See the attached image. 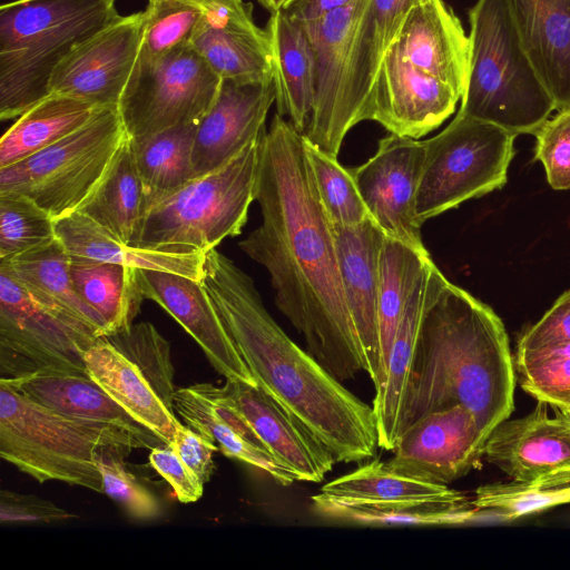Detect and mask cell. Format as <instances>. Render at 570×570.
<instances>
[{
	"label": "cell",
	"instance_id": "1",
	"mask_svg": "<svg viewBox=\"0 0 570 570\" xmlns=\"http://www.w3.org/2000/svg\"><path fill=\"white\" fill-rule=\"evenodd\" d=\"M255 200L262 223L239 248L266 268L276 306L308 353L340 382L354 379L366 365L343 293L334 227L303 135L277 112L261 140Z\"/></svg>",
	"mask_w": 570,
	"mask_h": 570
},
{
	"label": "cell",
	"instance_id": "2",
	"mask_svg": "<svg viewBox=\"0 0 570 570\" xmlns=\"http://www.w3.org/2000/svg\"><path fill=\"white\" fill-rule=\"evenodd\" d=\"M202 283L257 385L316 436L336 462L371 459L379 448L373 405L286 335L252 277L213 248L205 255Z\"/></svg>",
	"mask_w": 570,
	"mask_h": 570
},
{
	"label": "cell",
	"instance_id": "3",
	"mask_svg": "<svg viewBox=\"0 0 570 570\" xmlns=\"http://www.w3.org/2000/svg\"><path fill=\"white\" fill-rule=\"evenodd\" d=\"M514 387V363L502 321L433 263L399 440L426 414L456 405L471 411L489 436L512 413Z\"/></svg>",
	"mask_w": 570,
	"mask_h": 570
},
{
	"label": "cell",
	"instance_id": "4",
	"mask_svg": "<svg viewBox=\"0 0 570 570\" xmlns=\"http://www.w3.org/2000/svg\"><path fill=\"white\" fill-rule=\"evenodd\" d=\"M116 0H14L0 7V119L50 94L56 66L120 17Z\"/></svg>",
	"mask_w": 570,
	"mask_h": 570
},
{
	"label": "cell",
	"instance_id": "5",
	"mask_svg": "<svg viewBox=\"0 0 570 570\" xmlns=\"http://www.w3.org/2000/svg\"><path fill=\"white\" fill-rule=\"evenodd\" d=\"M146 448L115 425L58 413L0 381V456L39 483L49 480L104 493L96 454Z\"/></svg>",
	"mask_w": 570,
	"mask_h": 570
},
{
	"label": "cell",
	"instance_id": "6",
	"mask_svg": "<svg viewBox=\"0 0 570 570\" xmlns=\"http://www.w3.org/2000/svg\"><path fill=\"white\" fill-rule=\"evenodd\" d=\"M469 20L459 112L517 136L534 135L556 107L521 45L507 0H478Z\"/></svg>",
	"mask_w": 570,
	"mask_h": 570
},
{
	"label": "cell",
	"instance_id": "7",
	"mask_svg": "<svg viewBox=\"0 0 570 570\" xmlns=\"http://www.w3.org/2000/svg\"><path fill=\"white\" fill-rule=\"evenodd\" d=\"M262 137L222 167L150 204L131 247L206 253L239 235L255 200Z\"/></svg>",
	"mask_w": 570,
	"mask_h": 570
},
{
	"label": "cell",
	"instance_id": "8",
	"mask_svg": "<svg viewBox=\"0 0 570 570\" xmlns=\"http://www.w3.org/2000/svg\"><path fill=\"white\" fill-rule=\"evenodd\" d=\"M127 138L118 107H101L72 134L0 168V193L22 194L57 220L80 208Z\"/></svg>",
	"mask_w": 570,
	"mask_h": 570
},
{
	"label": "cell",
	"instance_id": "9",
	"mask_svg": "<svg viewBox=\"0 0 570 570\" xmlns=\"http://www.w3.org/2000/svg\"><path fill=\"white\" fill-rule=\"evenodd\" d=\"M88 375L166 444L180 423L173 406L169 342L149 322L99 337L83 355Z\"/></svg>",
	"mask_w": 570,
	"mask_h": 570
},
{
	"label": "cell",
	"instance_id": "10",
	"mask_svg": "<svg viewBox=\"0 0 570 570\" xmlns=\"http://www.w3.org/2000/svg\"><path fill=\"white\" fill-rule=\"evenodd\" d=\"M515 134L465 116L434 137L422 140L424 158L415 197V215L423 224L465 200L507 183Z\"/></svg>",
	"mask_w": 570,
	"mask_h": 570
},
{
	"label": "cell",
	"instance_id": "11",
	"mask_svg": "<svg viewBox=\"0 0 570 570\" xmlns=\"http://www.w3.org/2000/svg\"><path fill=\"white\" fill-rule=\"evenodd\" d=\"M101 336L35 299L0 262V380L88 375L85 352Z\"/></svg>",
	"mask_w": 570,
	"mask_h": 570
},
{
	"label": "cell",
	"instance_id": "12",
	"mask_svg": "<svg viewBox=\"0 0 570 570\" xmlns=\"http://www.w3.org/2000/svg\"><path fill=\"white\" fill-rule=\"evenodd\" d=\"M222 79L190 45L134 68L118 105L129 138L199 124Z\"/></svg>",
	"mask_w": 570,
	"mask_h": 570
},
{
	"label": "cell",
	"instance_id": "13",
	"mask_svg": "<svg viewBox=\"0 0 570 570\" xmlns=\"http://www.w3.org/2000/svg\"><path fill=\"white\" fill-rule=\"evenodd\" d=\"M423 158L422 140L391 134L379 141L370 159L351 171L370 218L381 230L429 254L415 215Z\"/></svg>",
	"mask_w": 570,
	"mask_h": 570
},
{
	"label": "cell",
	"instance_id": "14",
	"mask_svg": "<svg viewBox=\"0 0 570 570\" xmlns=\"http://www.w3.org/2000/svg\"><path fill=\"white\" fill-rule=\"evenodd\" d=\"M145 12L120 16L78 43L53 69L50 94L118 107L135 67Z\"/></svg>",
	"mask_w": 570,
	"mask_h": 570
},
{
	"label": "cell",
	"instance_id": "15",
	"mask_svg": "<svg viewBox=\"0 0 570 570\" xmlns=\"http://www.w3.org/2000/svg\"><path fill=\"white\" fill-rule=\"evenodd\" d=\"M487 439L474 414L462 405L431 412L401 435L385 466L417 481L449 485L476 465Z\"/></svg>",
	"mask_w": 570,
	"mask_h": 570
},
{
	"label": "cell",
	"instance_id": "16",
	"mask_svg": "<svg viewBox=\"0 0 570 570\" xmlns=\"http://www.w3.org/2000/svg\"><path fill=\"white\" fill-rule=\"evenodd\" d=\"M421 0H368L350 43L330 154L338 155L347 132L371 119L372 95L383 59L410 8Z\"/></svg>",
	"mask_w": 570,
	"mask_h": 570
},
{
	"label": "cell",
	"instance_id": "17",
	"mask_svg": "<svg viewBox=\"0 0 570 570\" xmlns=\"http://www.w3.org/2000/svg\"><path fill=\"white\" fill-rule=\"evenodd\" d=\"M275 100L274 77L222 79L215 100L197 127L191 157L194 177L222 167L259 139Z\"/></svg>",
	"mask_w": 570,
	"mask_h": 570
},
{
	"label": "cell",
	"instance_id": "18",
	"mask_svg": "<svg viewBox=\"0 0 570 570\" xmlns=\"http://www.w3.org/2000/svg\"><path fill=\"white\" fill-rule=\"evenodd\" d=\"M145 298L173 316L226 380L257 385L202 281L180 274L136 269Z\"/></svg>",
	"mask_w": 570,
	"mask_h": 570
},
{
	"label": "cell",
	"instance_id": "19",
	"mask_svg": "<svg viewBox=\"0 0 570 570\" xmlns=\"http://www.w3.org/2000/svg\"><path fill=\"white\" fill-rule=\"evenodd\" d=\"M459 99L452 86L387 51L376 76L370 120L391 134L417 139L446 120Z\"/></svg>",
	"mask_w": 570,
	"mask_h": 570
},
{
	"label": "cell",
	"instance_id": "20",
	"mask_svg": "<svg viewBox=\"0 0 570 570\" xmlns=\"http://www.w3.org/2000/svg\"><path fill=\"white\" fill-rule=\"evenodd\" d=\"M173 406L186 425L217 443L224 455L265 472L279 485L295 481L269 452L224 385L197 383L178 389Z\"/></svg>",
	"mask_w": 570,
	"mask_h": 570
},
{
	"label": "cell",
	"instance_id": "21",
	"mask_svg": "<svg viewBox=\"0 0 570 570\" xmlns=\"http://www.w3.org/2000/svg\"><path fill=\"white\" fill-rule=\"evenodd\" d=\"M227 393L295 481L317 483L336 463L331 451L261 386L226 380Z\"/></svg>",
	"mask_w": 570,
	"mask_h": 570
},
{
	"label": "cell",
	"instance_id": "22",
	"mask_svg": "<svg viewBox=\"0 0 570 570\" xmlns=\"http://www.w3.org/2000/svg\"><path fill=\"white\" fill-rule=\"evenodd\" d=\"M334 227V226H333ZM345 302L373 384L379 373L380 259L385 234L372 220L334 227Z\"/></svg>",
	"mask_w": 570,
	"mask_h": 570
},
{
	"label": "cell",
	"instance_id": "23",
	"mask_svg": "<svg viewBox=\"0 0 570 570\" xmlns=\"http://www.w3.org/2000/svg\"><path fill=\"white\" fill-rule=\"evenodd\" d=\"M538 402L523 417L503 420L489 434L483 456L511 480L528 481L570 466V413Z\"/></svg>",
	"mask_w": 570,
	"mask_h": 570
},
{
	"label": "cell",
	"instance_id": "24",
	"mask_svg": "<svg viewBox=\"0 0 570 570\" xmlns=\"http://www.w3.org/2000/svg\"><path fill=\"white\" fill-rule=\"evenodd\" d=\"M389 51L452 86L462 97L469 61V37L442 0H421L410 8Z\"/></svg>",
	"mask_w": 570,
	"mask_h": 570
},
{
	"label": "cell",
	"instance_id": "25",
	"mask_svg": "<svg viewBox=\"0 0 570 570\" xmlns=\"http://www.w3.org/2000/svg\"><path fill=\"white\" fill-rule=\"evenodd\" d=\"M204 10L191 46L220 79L274 77L267 32L255 24L250 3L243 9L212 6Z\"/></svg>",
	"mask_w": 570,
	"mask_h": 570
},
{
	"label": "cell",
	"instance_id": "26",
	"mask_svg": "<svg viewBox=\"0 0 570 570\" xmlns=\"http://www.w3.org/2000/svg\"><path fill=\"white\" fill-rule=\"evenodd\" d=\"M367 2L353 0L317 20L298 21L309 40L315 63L314 107L302 135L327 153L352 35Z\"/></svg>",
	"mask_w": 570,
	"mask_h": 570
},
{
	"label": "cell",
	"instance_id": "27",
	"mask_svg": "<svg viewBox=\"0 0 570 570\" xmlns=\"http://www.w3.org/2000/svg\"><path fill=\"white\" fill-rule=\"evenodd\" d=\"M521 45L558 111L570 108V0H507Z\"/></svg>",
	"mask_w": 570,
	"mask_h": 570
},
{
	"label": "cell",
	"instance_id": "28",
	"mask_svg": "<svg viewBox=\"0 0 570 570\" xmlns=\"http://www.w3.org/2000/svg\"><path fill=\"white\" fill-rule=\"evenodd\" d=\"M13 390L63 415L108 423L129 432L146 448L166 444L154 432L138 423L89 375L41 373L0 380Z\"/></svg>",
	"mask_w": 570,
	"mask_h": 570
},
{
	"label": "cell",
	"instance_id": "29",
	"mask_svg": "<svg viewBox=\"0 0 570 570\" xmlns=\"http://www.w3.org/2000/svg\"><path fill=\"white\" fill-rule=\"evenodd\" d=\"M269 41L277 114L304 134L313 112L315 63L301 22L282 10L271 13L265 28Z\"/></svg>",
	"mask_w": 570,
	"mask_h": 570
},
{
	"label": "cell",
	"instance_id": "30",
	"mask_svg": "<svg viewBox=\"0 0 570 570\" xmlns=\"http://www.w3.org/2000/svg\"><path fill=\"white\" fill-rule=\"evenodd\" d=\"M311 501L316 515L345 524L461 525L481 521L472 499L460 491L444 498L393 502H345L320 492Z\"/></svg>",
	"mask_w": 570,
	"mask_h": 570
},
{
	"label": "cell",
	"instance_id": "31",
	"mask_svg": "<svg viewBox=\"0 0 570 570\" xmlns=\"http://www.w3.org/2000/svg\"><path fill=\"white\" fill-rule=\"evenodd\" d=\"M57 238L71 256L156 269L202 281L206 253H174L131 247L80 212L56 220Z\"/></svg>",
	"mask_w": 570,
	"mask_h": 570
},
{
	"label": "cell",
	"instance_id": "32",
	"mask_svg": "<svg viewBox=\"0 0 570 570\" xmlns=\"http://www.w3.org/2000/svg\"><path fill=\"white\" fill-rule=\"evenodd\" d=\"M0 262L39 303L87 325L99 336L107 335L102 318L78 294L70 274V256L58 238L47 246Z\"/></svg>",
	"mask_w": 570,
	"mask_h": 570
},
{
	"label": "cell",
	"instance_id": "33",
	"mask_svg": "<svg viewBox=\"0 0 570 570\" xmlns=\"http://www.w3.org/2000/svg\"><path fill=\"white\" fill-rule=\"evenodd\" d=\"M432 264L430 258L407 299L391 347L385 383L373 399L379 448L383 450L393 451L399 442L403 397L420 332Z\"/></svg>",
	"mask_w": 570,
	"mask_h": 570
},
{
	"label": "cell",
	"instance_id": "34",
	"mask_svg": "<svg viewBox=\"0 0 570 570\" xmlns=\"http://www.w3.org/2000/svg\"><path fill=\"white\" fill-rule=\"evenodd\" d=\"M146 208L145 188L127 138L101 181L77 212L132 246Z\"/></svg>",
	"mask_w": 570,
	"mask_h": 570
},
{
	"label": "cell",
	"instance_id": "35",
	"mask_svg": "<svg viewBox=\"0 0 570 570\" xmlns=\"http://www.w3.org/2000/svg\"><path fill=\"white\" fill-rule=\"evenodd\" d=\"M99 108L70 96L49 94L19 116L1 137L0 168L21 161L72 134Z\"/></svg>",
	"mask_w": 570,
	"mask_h": 570
},
{
	"label": "cell",
	"instance_id": "36",
	"mask_svg": "<svg viewBox=\"0 0 570 570\" xmlns=\"http://www.w3.org/2000/svg\"><path fill=\"white\" fill-rule=\"evenodd\" d=\"M69 256L73 285L85 303L102 318L107 334L130 326L145 298L136 268Z\"/></svg>",
	"mask_w": 570,
	"mask_h": 570
},
{
	"label": "cell",
	"instance_id": "37",
	"mask_svg": "<svg viewBox=\"0 0 570 570\" xmlns=\"http://www.w3.org/2000/svg\"><path fill=\"white\" fill-rule=\"evenodd\" d=\"M430 258V254H423L401 240L385 236L380 259V353L375 393L385 383L389 356L397 326L413 287Z\"/></svg>",
	"mask_w": 570,
	"mask_h": 570
},
{
	"label": "cell",
	"instance_id": "38",
	"mask_svg": "<svg viewBox=\"0 0 570 570\" xmlns=\"http://www.w3.org/2000/svg\"><path fill=\"white\" fill-rule=\"evenodd\" d=\"M197 127L198 124H187L128 137L147 207L195 178L191 157Z\"/></svg>",
	"mask_w": 570,
	"mask_h": 570
},
{
	"label": "cell",
	"instance_id": "39",
	"mask_svg": "<svg viewBox=\"0 0 570 570\" xmlns=\"http://www.w3.org/2000/svg\"><path fill=\"white\" fill-rule=\"evenodd\" d=\"M481 521H512L561 504H570V466L543 473L532 480L489 483L472 499Z\"/></svg>",
	"mask_w": 570,
	"mask_h": 570
},
{
	"label": "cell",
	"instance_id": "40",
	"mask_svg": "<svg viewBox=\"0 0 570 570\" xmlns=\"http://www.w3.org/2000/svg\"><path fill=\"white\" fill-rule=\"evenodd\" d=\"M449 485L417 481L390 471L375 459L321 488V493L345 502H393L444 498L456 493Z\"/></svg>",
	"mask_w": 570,
	"mask_h": 570
},
{
	"label": "cell",
	"instance_id": "41",
	"mask_svg": "<svg viewBox=\"0 0 570 570\" xmlns=\"http://www.w3.org/2000/svg\"><path fill=\"white\" fill-rule=\"evenodd\" d=\"M140 47L134 68L157 62L191 43L204 8L187 0H148Z\"/></svg>",
	"mask_w": 570,
	"mask_h": 570
},
{
	"label": "cell",
	"instance_id": "42",
	"mask_svg": "<svg viewBox=\"0 0 570 570\" xmlns=\"http://www.w3.org/2000/svg\"><path fill=\"white\" fill-rule=\"evenodd\" d=\"M303 138L314 185L332 225L353 227L371 219L351 169L344 168L336 156Z\"/></svg>",
	"mask_w": 570,
	"mask_h": 570
},
{
	"label": "cell",
	"instance_id": "43",
	"mask_svg": "<svg viewBox=\"0 0 570 570\" xmlns=\"http://www.w3.org/2000/svg\"><path fill=\"white\" fill-rule=\"evenodd\" d=\"M515 365L525 393L570 413V343L518 350Z\"/></svg>",
	"mask_w": 570,
	"mask_h": 570
},
{
	"label": "cell",
	"instance_id": "44",
	"mask_svg": "<svg viewBox=\"0 0 570 570\" xmlns=\"http://www.w3.org/2000/svg\"><path fill=\"white\" fill-rule=\"evenodd\" d=\"M57 239L55 218L27 196L0 193V261L41 248Z\"/></svg>",
	"mask_w": 570,
	"mask_h": 570
},
{
	"label": "cell",
	"instance_id": "45",
	"mask_svg": "<svg viewBox=\"0 0 570 570\" xmlns=\"http://www.w3.org/2000/svg\"><path fill=\"white\" fill-rule=\"evenodd\" d=\"M124 458L125 455L117 451H102L96 454L95 460L101 472L104 493L134 519L158 518L161 513L158 499L126 468Z\"/></svg>",
	"mask_w": 570,
	"mask_h": 570
},
{
	"label": "cell",
	"instance_id": "46",
	"mask_svg": "<svg viewBox=\"0 0 570 570\" xmlns=\"http://www.w3.org/2000/svg\"><path fill=\"white\" fill-rule=\"evenodd\" d=\"M535 159L556 190L570 189V108L547 119L535 131Z\"/></svg>",
	"mask_w": 570,
	"mask_h": 570
},
{
	"label": "cell",
	"instance_id": "47",
	"mask_svg": "<svg viewBox=\"0 0 570 570\" xmlns=\"http://www.w3.org/2000/svg\"><path fill=\"white\" fill-rule=\"evenodd\" d=\"M149 463L170 484L180 502H196L203 495L204 483L183 462L173 444L150 449Z\"/></svg>",
	"mask_w": 570,
	"mask_h": 570
},
{
	"label": "cell",
	"instance_id": "48",
	"mask_svg": "<svg viewBox=\"0 0 570 570\" xmlns=\"http://www.w3.org/2000/svg\"><path fill=\"white\" fill-rule=\"evenodd\" d=\"M75 518L53 502L32 494L10 490L0 492V521L12 522H58Z\"/></svg>",
	"mask_w": 570,
	"mask_h": 570
},
{
	"label": "cell",
	"instance_id": "49",
	"mask_svg": "<svg viewBox=\"0 0 570 570\" xmlns=\"http://www.w3.org/2000/svg\"><path fill=\"white\" fill-rule=\"evenodd\" d=\"M570 343V289L521 336L518 350Z\"/></svg>",
	"mask_w": 570,
	"mask_h": 570
},
{
	"label": "cell",
	"instance_id": "50",
	"mask_svg": "<svg viewBox=\"0 0 570 570\" xmlns=\"http://www.w3.org/2000/svg\"><path fill=\"white\" fill-rule=\"evenodd\" d=\"M170 444L204 484L209 481L214 471L213 455L218 450L215 442L180 422Z\"/></svg>",
	"mask_w": 570,
	"mask_h": 570
},
{
	"label": "cell",
	"instance_id": "51",
	"mask_svg": "<svg viewBox=\"0 0 570 570\" xmlns=\"http://www.w3.org/2000/svg\"><path fill=\"white\" fill-rule=\"evenodd\" d=\"M353 0H289L282 11L296 21H312L343 8Z\"/></svg>",
	"mask_w": 570,
	"mask_h": 570
},
{
	"label": "cell",
	"instance_id": "52",
	"mask_svg": "<svg viewBox=\"0 0 570 570\" xmlns=\"http://www.w3.org/2000/svg\"><path fill=\"white\" fill-rule=\"evenodd\" d=\"M202 6L203 8L212 6H223L232 9H243L247 6L243 0H187Z\"/></svg>",
	"mask_w": 570,
	"mask_h": 570
},
{
	"label": "cell",
	"instance_id": "53",
	"mask_svg": "<svg viewBox=\"0 0 570 570\" xmlns=\"http://www.w3.org/2000/svg\"><path fill=\"white\" fill-rule=\"evenodd\" d=\"M265 9H267L271 13L277 12L283 9V7L289 0H257Z\"/></svg>",
	"mask_w": 570,
	"mask_h": 570
}]
</instances>
